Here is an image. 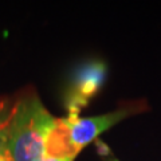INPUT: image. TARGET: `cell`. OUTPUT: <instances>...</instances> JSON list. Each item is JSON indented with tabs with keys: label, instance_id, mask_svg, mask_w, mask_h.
<instances>
[{
	"label": "cell",
	"instance_id": "1",
	"mask_svg": "<svg viewBox=\"0 0 161 161\" xmlns=\"http://www.w3.org/2000/svg\"><path fill=\"white\" fill-rule=\"evenodd\" d=\"M55 121L36 97L16 102L9 136V153L14 161H44L46 142Z\"/></svg>",
	"mask_w": 161,
	"mask_h": 161
},
{
	"label": "cell",
	"instance_id": "2",
	"mask_svg": "<svg viewBox=\"0 0 161 161\" xmlns=\"http://www.w3.org/2000/svg\"><path fill=\"white\" fill-rule=\"evenodd\" d=\"M108 74L106 63L93 59L82 63L75 69L70 86L64 95V106L67 115L77 117L89 105L105 83Z\"/></svg>",
	"mask_w": 161,
	"mask_h": 161
},
{
	"label": "cell",
	"instance_id": "3",
	"mask_svg": "<svg viewBox=\"0 0 161 161\" xmlns=\"http://www.w3.org/2000/svg\"><path fill=\"white\" fill-rule=\"evenodd\" d=\"M130 114L129 109L115 110L112 113H105L94 117H80V115H66L63 119L67 132L69 142L74 152L79 153L86 145L94 141L101 133L114 126L119 121Z\"/></svg>",
	"mask_w": 161,
	"mask_h": 161
},
{
	"label": "cell",
	"instance_id": "4",
	"mask_svg": "<svg viewBox=\"0 0 161 161\" xmlns=\"http://www.w3.org/2000/svg\"><path fill=\"white\" fill-rule=\"evenodd\" d=\"M16 102L2 99L0 101V158L9 153V136H11V126L15 114Z\"/></svg>",
	"mask_w": 161,
	"mask_h": 161
},
{
	"label": "cell",
	"instance_id": "5",
	"mask_svg": "<svg viewBox=\"0 0 161 161\" xmlns=\"http://www.w3.org/2000/svg\"><path fill=\"white\" fill-rule=\"evenodd\" d=\"M77 156H54V154H46L44 161H74Z\"/></svg>",
	"mask_w": 161,
	"mask_h": 161
},
{
	"label": "cell",
	"instance_id": "6",
	"mask_svg": "<svg viewBox=\"0 0 161 161\" xmlns=\"http://www.w3.org/2000/svg\"><path fill=\"white\" fill-rule=\"evenodd\" d=\"M0 161H14V160H12V156L8 154V156H4V157L0 158Z\"/></svg>",
	"mask_w": 161,
	"mask_h": 161
},
{
	"label": "cell",
	"instance_id": "7",
	"mask_svg": "<svg viewBox=\"0 0 161 161\" xmlns=\"http://www.w3.org/2000/svg\"><path fill=\"white\" fill-rule=\"evenodd\" d=\"M110 161H118V160H115V158H112V160H110Z\"/></svg>",
	"mask_w": 161,
	"mask_h": 161
}]
</instances>
